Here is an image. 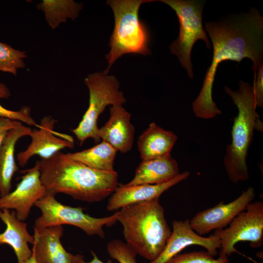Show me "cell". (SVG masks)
Instances as JSON below:
<instances>
[{
    "instance_id": "cell-23",
    "label": "cell",
    "mask_w": 263,
    "mask_h": 263,
    "mask_svg": "<svg viewBox=\"0 0 263 263\" xmlns=\"http://www.w3.org/2000/svg\"><path fill=\"white\" fill-rule=\"evenodd\" d=\"M27 56L25 52L0 42V71L16 75L18 69L25 67L24 59Z\"/></svg>"
},
{
    "instance_id": "cell-21",
    "label": "cell",
    "mask_w": 263,
    "mask_h": 263,
    "mask_svg": "<svg viewBox=\"0 0 263 263\" xmlns=\"http://www.w3.org/2000/svg\"><path fill=\"white\" fill-rule=\"evenodd\" d=\"M118 151L108 142L102 140L96 145L80 151L66 153L68 156L99 170L114 171V161Z\"/></svg>"
},
{
    "instance_id": "cell-8",
    "label": "cell",
    "mask_w": 263,
    "mask_h": 263,
    "mask_svg": "<svg viewBox=\"0 0 263 263\" xmlns=\"http://www.w3.org/2000/svg\"><path fill=\"white\" fill-rule=\"evenodd\" d=\"M35 206L41 212L35 222L34 228L38 230L70 225L79 228L89 235H96L103 238V227L112 226L117 222L118 211L109 216L95 218L85 213L81 207L62 204L56 200L54 195L50 194H46Z\"/></svg>"
},
{
    "instance_id": "cell-28",
    "label": "cell",
    "mask_w": 263,
    "mask_h": 263,
    "mask_svg": "<svg viewBox=\"0 0 263 263\" xmlns=\"http://www.w3.org/2000/svg\"><path fill=\"white\" fill-rule=\"evenodd\" d=\"M22 123L8 118L0 117V147L8 132Z\"/></svg>"
},
{
    "instance_id": "cell-27",
    "label": "cell",
    "mask_w": 263,
    "mask_h": 263,
    "mask_svg": "<svg viewBox=\"0 0 263 263\" xmlns=\"http://www.w3.org/2000/svg\"><path fill=\"white\" fill-rule=\"evenodd\" d=\"M255 103L257 107H263V65L261 66L256 76L254 77L252 86Z\"/></svg>"
},
{
    "instance_id": "cell-6",
    "label": "cell",
    "mask_w": 263,
    "mask_h": 263,
    "mask_svg": "<svg viewBox=\"0 0 263 263\" xmlns=\"http://www.w3.org/2000/svg\"><path fill=\"white\" fill-rule=\"evenodd\" d=\"M84 83L89 92V106L77 127L72 130L80 145L88 138L99 143V116L108 105L122 106L126 102L123 92L119 90V83L114 76L94 73L85 78Z\"/></svg>"
},
{
    "instance_id": "cell-18",
    "label": "cell",
    "mask_w": 263,
    "mask_h": 263,
    "mask_svg": "<svg viewBox=\"0 0 263 263\" xmlns=\"http://www.w3.org/2000/svg\"><path fill=\"white\" fill-rule=\"evenodd\" d=\"M177 161L171 154L157 159L142 161L132 179L127 185H156L166 183L180 174Z\"/></svg>"
},
{
    "instance_id": "cell-25",
    "label": "cell",
    "mask_w": 263,
    "mask_h": 263,
    "mask_svg": "<svg viewBox=\"0 0 263 263\" xmlns=\"http://www.w3.org/2000/svg\"><path fill=\"white\" fill-rule=\"evenodd\" d=\"M107 251L110 257L119 263H137L136 251L126 242L118 239L110 241Z\"/></svg>"
},
{
    "instance_id": "cell-3",
    "label": "cell",
    "mask_w": 263,
    "mask_h": 263,
    "mask_svg": "<svg viewBox=\"0 0 263 263\" xmlns=\"http://www.w3.org/2000/svg\"><path fill=\"white\" fill-rule=\"evenodd\" d=\"M117 221L123 227L126 243L150 262L162 252L171 233L159 199L121 208Z\"/></svg>"
},
{
    "instance_id": "cell-2",
    "label": "cell",
    "mask_w": 263,
    "mask_h": 263,
    "mask_svg": "<svg viewBox=\"0 0 263 263\" xmlns=\"http://www.w3.org/2000/svg\"><path fill=\"white\" fill-rule=\"evenodd\" d=\"M38 161L46 194L62 193L82 201L98 202L112 195L119 185L115 170L91 168L60 151Z\"/></svg>"
},
{
    "instance_id": "cell-9",
    "label": "cell",
    "mask_w": 263,
    "mask_h": 263,
    "mask_svg": "<svg viewBox=\"0 0 263 263\" xmlns=\"http://www.w3.org/2000/svg\"><path fill=\"white\" fill-rule=\"evenodd\" d=\"M213 235L220 239L221 257L227 258L238 252L235 245L240 242H248L254 248L261 247L263 243V202L252 201L234 218L228 227L215 230Z\"/></svg>"
},
{
    "instance_id": "cell-15",
    "label": "cell",
    "mask_w": 263,
    "mask_h": 263,
    "mask_svg": "<svg viewBox=\"0 0 263 263\" xmlns=\"http://www.w3.org/2000/svg\"><path fill=\"white\" fill-rule=\"evenodd\" d=\"M109 120L101 128L98 136L117 151L127 153L132 148L135 132L131 122V114L122 106H112Z\"/></svg>"
},
{
    "instance_id": "cell-13",
    "label": "cell",
    "mask_w": 263,
    "mask_h": 263,
    "mask_svg": "<svg viewBox=\"0 0 263 263\" xmlns=\"http://www.w3.org/2000/svg\"><path fill=\"white\" fill-rule=\"evenodd\" d=\"M172 230L167 244L161 254L150 263H167L188 246L197 245L205 247L210 255L217 254L221 248L220 239L212 235L204 237L192 228L189 220H174L172 223Z\"/></svg>"
},
{
    "instance_id": "cell-1",
    "label": "cell",
    "mask_w": 263,
    "mask_h": 263,
    "mask_svg": "<svg viewBox=\"0 0 263 263\" xmlns=\"http://www.w3.org/2000/svg\"><path fill=\"white\" fill-rule=\"evenodd\" d=\"M205 26L212 43L213 57L201 90L192 105L196 117L208 119L222 113L212 94L219 63L227 60L239 63L247 57L253 62L254 75L263 65V18L258 10L252 8L248 13L205 22Z\"/></svg>"
},
{
    "instance_id": "cell-22",
    "label": "cell",
    "mask_w": 263,
    "mask_h": 263,
    "mask_svg": "<svg viewBox=\"0 0 263 263\" xmlns=\"http://www.w3.org/2000/svg\"><path fill=\"white\" fill-rule=\"evenodd\" d=\"M37 8L44 12L48 26L55 29L68 19L75 20L78 17L83 3L73 0H43Z\"/></svg>"
},
{
    "instance_id": "cell-5",
    "label": "cell",
    "mask_w": 263,
    "mask_h": 263,
    "mask_svg": "<svg viewBox=\"0 0 263 263\" xmlns=\"http://www.w3.org/2000/svg\"><path fill=\"white\" fill-rule=\"evenodd\" d=\"M154 0H109L113 13L114 26L106 55L108 67L103 72L108 74L117 59L126 54L146 56L151 54L149 48L150 36L146 25L138 16L141 5Z\"/></svg>"
},
{
    "instance_id": "cell-29",
    "label": "cell",
    "mask_w": 263,
    "mask_h": 263,
    "mask_svg": "<svg viewBox=\"0 0 263 263\" xmlns=\"http://www.w3.org/2000/svg\"><path fill=\"white\" fill-rule=\"evenodd\" d=\"M91 252L93 256V259L91 261L89 262H86L83 255L77 254L76 255L73 254L72 263H113L111 260H109L106 263H104L99 259L97 255L94 251H91Z\"/></svg>"
},
{
    "instance_id": "cell-24",
    "label": "cell",
    "mask_w": 263,
    "mask_h": 263,
    "mask_svg": "<svg viewBox=\"0 0 263 263\" xmlns=\"http://www.w3.org/2000/svg\"><path fill=\"white\" fill-rule=\"evenodd\" d=\"M10 96L9 89L6 85L0 82V99H6ZM0 117L8 118L38 127V124L36 123L31 116L30 108L28 107H23L19 111H14L6 109L0 104Z\"/></svg>"
},
{
    "instance_id": "cell-17",
    "label": "cell",
    "mask_w": 263,
    "mask_h": 263,
    "mask_svg": "<svg viewBox=\"0 0 263 263\" xmlns=\"http://www.w3.org/2000/svg\"><path fill=\"white\" fill-rule=\"evenodd\" d=\"M0 219L6 225L5 230L0 233V244H7L11 246L17 263H25L33 255L28 244H34V235L29 234L27 224L17 217L14 210L0 209Z\"/></svg>"
},
{
    "instance_id": "cell-16",
    "label": "cell",
    "mask_w": 263,
    "mask_h": 263,
    "mask_svg": "<svg viewBox=\"0 0 263 263\" xmlns=\"http://www.w3.org/2000/svg\"><path fill=\"white\" fill-rule=\"evenodd\" d=\"M62 225L38 230L34 228L32 252L37 263H72L73 254L63 246Z\"/></svg>"
},
{
    "instance_id": "cell-7",
    "label": "cell",
    "mask_w": 263,
    "mask_h": 263,
    "mask_svg": "<svg viewBox=\"0 0 263 263\" xmlns=\"http://www.w3.org/2000/svg\"><path fill=\"white\" fill-rule=\"evenodd\" d=\"M176 12L180 23L179 36L170 45L171 54L175 55L188 77H193L191 53L195 43L203 40L207 49L210 43L202 25V12L205 1L198 0H160Z\"/></svg>"
},
{
    "instance_id": "cell-11",
    "label": "cell",
    "mask_w": 263,
    "mask_h": 263,
    "mask_svg": "<svg viewBox=\"0 0 263 263\" xmlns=\"http://www.w3.org/2000/svg\"><path fill=\"white\" fill-rule=\"evenodd\" d=\"M56 120L50 116L42 118L38 129L32 131L30 135L32 140L27 149L19 152L17 158L19 165L24 167L29 160L34 155H38L41 159H48L62 149L73 148V137L54 131Z\"/></svg>"
},
{
    "instance_id": "cell-12",
    "label": "cell",
    "mask_w": 263,
    "mask_h": 263,
    "mask_svg": "<svg viewBox=\"0 0 263 263\" xmlns=\"http://www.w3.org/2000/svg\"><path fill=\"white\" fill-rule=\"evenodd\" d=\"M255 196L252 187L248 188L234 200L225 204L220 202L217 205L198 212L190 220L193 230L200 236L217 229H223L240 213L245 210Z\"/></svg>"
},
{
    "instance_id": "cell-26",
    "label": "cell",
    "mask_w": 263,
    "mask_h": 263,
    "mask_svg": "<svg viewBox=\"0 0 263 263\" xmlns=\"http://www.w3.org/2000/svg\"><path fill=\"white\" fill-rule=\"evenodd\" d=\"M213 256L207 251H192L178 254L167 263H230L227 258L214 259Z\"/></svg>"
},
{
    "instance_id": "cell-19",
    "label": "cell",
    "mask_w": 263,
    "mask_h": 263,
    "mask_svg": "<svg viewBox=\"0 0 263 263\" xmlns=\"http://www.w3.org/2000/svg\"><path fill=\"white\" fill-rule=\"evenodd\" d=\"M177 139V135L172 132L166 130L155 123H150L138 139L141 158L142 161H147L170 154Z\"/></svg>"
},
{
    "instance_id": "cell-4",
    "label": "cell",
    "mask_w": 263,
    "mask_h": 263,
    "mask_svg": "<svg viewBox=\"0 0 263 263\" xmlns=\"http://www.w3.org/2000/svg\"><path fill=\"white\" fill-rule=\"evenodd\" d=\"M225 91L236 105L238 113L234 119L231 141L226 147L224 164L229 180L238 183L249 179L247 152L254 130L259 128L261 130L263 124L256 112L253 88L250 84L241 80L238 91H233L227 86Z\"/></svg>"
},
{
    "instance_id": "cell-10",
    "label": "cell",
    "mask_w": 263,
    "mask_h": 263,
    "mask_svg": "<svg viewBox=\"0 0 263 263\" xmlns=\"http://www.w3.org/2000/svg\"><path fill=\"white\" fill-rule=\"evenodd\" d=\"M21 172V181L12 192L0 197V209L14 210L17 217L24 221L35 203L46 194V189L40 180L39 161L35 166Z\"/></svg>"
},
{
    "instance_id": "cell-20",
    "label": "cell",
    "mask_w": 263,
    "mask_h": 263,
    "mask_svg": "<svg viewBox=\"0 0 263 263\" xmlns=\"http://www.w3.org/2000/svg\"><path fill=\"white\" fill-rule=\"evenodd\" d=\"M32 131L30 128L21 123L8 132L0 147V197L10 192L12 177L18 170L15 159L16 144L21 137L30 136Z\"/></svg>"
},
{
    "instance_id": "cell-30",
    "label": "cell",
    "mask_w": 263,
    "mask_h": 263,
    "mask_svg": "<svg viewBox=\"0 0 263 263\" xmlns=\"http://www.w3.org/2000/svg\"><path fill=\"white\" fill-rule=\"evenodd\" d=\"M25 263H37L33 255H32V257L30 259H29Z\"/></svg>"
},
{
    "instance_id": "cell-14",
    "label": "cell",
    "mask_w": 263,
    "mask_h": 263,
    "mask_svg": "<svg viewBox=\"0 0 263 263\" xmlns=\"http://www.w3.org/2000/svg\"><path fill=\"white\" fill-rule=\"evenodd\" d=\"M189 174V172L185 171L170 181L160 184L119 185L108 201L107 209L118 211L127 206L159 199L165 191L188 178Z\"/></svg>"
}]
</instances>
